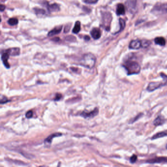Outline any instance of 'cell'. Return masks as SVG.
<instances>
[{
	"mask_svg": "<svg viewBox=\"0 0 167 167\" xmlns=\"http://www.w3.org/2000/svg\"><path fill=\"white\" fill-rule=\"evenodd\" d=\"M96 62L95 56L91 53H88L83 55L79 61V64L84 67L92 69L95 65Z\"/></svg>",
	"mask_w": 167,
	"mask_h": 167,
	"instance_id": "obj_1",
	"label": "cell"
},
{
	"mask_svg": "<svg viewBox=\"0 0 167 167\" xmlns=\"http://www.w3.org/2000/svg\"><path fill=\"white\" fill-rule=\"evenodd\" d=\"M123 66L127 71L128 75L138 74L140 72V66L135 61L128 60L124 63Z\"/></svg>",
	"mask_w": 167,
	"mask_h": 167,
	"instance_id": "obj_2",
	"label": "cell"
},
{
	"mask_svg": "<svg viewBox=\"0 0 167 167\" xmlns=\"http://www.w3.org/2000/svg\"><path fill=\"white\" fill-rule=\"evenodd\" d=\"M153 12L157 14H162L167 13V4H159L154 8Z\"/></svg>",
	"mask_w": 167,
	"mask_h": 167,
	"instance_id": "obj_3",
	"label": "cell"
},
{
	"mask_svg": "<svg viewBox=\"0 0 167 167\" xmlns=\"http://www.w3.org/2000/svg\"><path fill=\"white\" fill-rule=\"evenodd\" d=\"M167 85L165 82H151L149 83L146 89L149 92H152L161 87Z\"/></svg>",
	"mask_w": 167,
	"mask_h": 167,
	"instance_id": "obj_4",
	"label": "cell"
},
{
	"mask_svg": "<svg viewBox=\"0 0 167 167\" xmlns=\"http://www.w3.org/2000/svg\"><path fill=\"white\" fill-rule=\"evenodd\" d=\"M10 55H11L7 50L3 51L1 54V59L3 62L4 65L8 69L10 68V65L8 62V59H9Z\"/></svg>",
	"mask_w": 167,
	"mask_h": 167,
	"instance_id": "obj_5",
	"label": "cell"
},
{
	"mask_svg": "<svg viewBox=\"0 0 167 167\" xmlns=\"http://www.w3.org/2000/svg\"><path fill=\"white\" fill-rule=\"evenodd\" d=\"M111 20H112V17H111L110 13H106L105 14V15H103V25H105V28L108 30H109Z\"/></svg>",
	"mask_w": 167,
	"mask_h": 167,
	"instance_id": "obj_6",
	"label": "cell"
},
{
	"mask_svg": "<svg viewBox=\"0 0 167 167\" xmlns=\"http://www.w3.org/2000/svg\"><path fill=\"white\" fill-rule=\"evenodd\" d=\"M98 108H96L95 109H94L93 110L90 112H82L81 114V116L85 118H93L94 117L96 116V115H98Z\"/></svg>",
	"mask_w": 167,
	"mask_h": 167,
	"instance_id": "obj_7",
	"label": "cell"
},
{
	"mask_svg": "<svg viewBox=\"0 0 167 167\" xmlns=\"http://www.w3.org/2000/svg\"><path fill=\"white\" fill-rule=\"evenodd\" d=\"M146 162L149 163V164L167 162V157H156L155 158L146 161Z\"/></svg>",
	"mask_w": 167,
	"mask_h": 167,
	"instance_id": "obj_8",
	"label": "cell"
},
{
	"mask_svg": "<svg viewBox=\"0 0 167 167\" xmlns=\"http://www.w3.org/2000/svg\"><path fill=\"white\" fill-rule=\"evenodd\" d=\"M142 46V42L139 40H134L132 41L129 45V47L131 49H139Z\"/></svg>",
	"mask_w": 167,
	"mask_h": 167,
	"instance_id": "obj_9",
	"label": "cell"
},
{
	"mask_svg": "<svg viewBox=\"0 0 167 167\" xmlns=\"http://www.w3.org/2000/svg\"><path fill=\"white\" fill-rule=\"evenodd\" d=\"M91 35L92 37L95 40L98 39L100 38L101 36V31L98 28H93L92 30L90 32Z\"/></svg>",
	"mask_w": 167,
	"mask_h": 167,
	"instance_id": "obj_10",
	"label": "cell"
},
{
	"mask_svg": "<svg viewBox=\"0 0 167 167\" xmlns=\"http://www.w3.org/2000/svg\"><path fill=\"white\" fill-rule=\"evenodd\" d=\"M62 29V26L60 25L58 27H55V28H54L53 30H52L48 33V36H52L55 35L59 34Z\"/></svg>",
	"mask_w": 167,
	"mask_h": 167,
	"instance_id": "obj_11",
	"label": "cell"
},
{
	"mask_svg": "<svg viewBox=\"0 0 167 167\" xmlns=\"http://www.w3.org/2000/svg\"><path fill=\"white\" fill-rule=\"evenodd\" d=\"M61 135H62V134L59 133H54V134L50 135L46 139H45V141H44V142H45V143L50 144L52 142L53 138L57 137H58V136H61Z\"/></svg>",
	"mask_w": 167,
	"mask_h": 167,
	"instance_id": "obj_12",
	"label": "cell"
},
{
	"mask_svg": "<svg viewBox=\"0 0 167 167\" xmlns=\"http://www.w3.org/2000/svg\"><path fill=\"white\" fill-rule=\"evenodd\" d=\"M47 3V7L50 11H58L60 10L59 6L57 4H54L51 5H49L48 3Z\"/></svg>",
	"mask_w": 167,
	"mask_h": 167,
	"instance_id": "obj_13",
	"label": "cell"
},
{
	"mask_svg": "<svg viewBox=\"0 0 167 167\" xmlns=\"http://www.w3.org/2000/svg\"><path fill=\"white\" fill-rule=\"evenodd\" d=\"M165 122V120L162 116H158L157 117L154 122V125L155 126L162 125Z\"/></svg>",
	"mask_w": 167,
	"mask_h": 167,
	"instance_id": "obj_14",
	"label": "cell"
},
{
	"mask_svg": "<svg viewBox=\"0 0 167 167\" xmlns=\"http://www.w3.org/2000/svg\"><path fill=\"white\" fill-rule=\"evenodd\" d=\"M116 13L118 15H123L125 13V8L124 5L120 4L117 6Z\"/></svg>",
	"mask_w": 167,
	"mask_h": 167,
	"instance_id": "obj_15",
	"label": "cell"
},
{
	"mask_svg": "<svg viewBox=\"0 0 167 167\" xmlns=\"http://www.w3.org/2000/svg\"><path fill=\"white\" fill-rule=\"evenodd\" d=\"M11 56H17L19 55L20 49L18 48H11L7 50Z\"/></svg>",
	"mask_w": 167,
	"mask_h": 167,
	"instance_id": "obj_16",
	"label": "cell"
},
{
	"mask_svg": "<svg viewBox=\"0 0 167 167\" xmlns=\"http://www.w3.org/2000/svg\"><path fill=\"white\" fill-rule=\"evenodd\" d=\"M166 136H167V131H162L161 132L157 133L156 134L154 135L151 138V139L155 140V139H158L160 138L164 137Z\"/></svg>",
	"mask_w": 167,
	"mask_h": 167,
	"instance_id": "obj_17",
	"label": "cell"
},
{
	"mask_svg": "<svg viewBox=\"0 0 167 167\" xmlns=\"http://www.w3.org/2000/svg\"><path fill=\"white\" fill-rule=\"evenodd\" d=\"M156 44L160 45V46H164L166 44V40L165 38L162 37L157 38L154 40Z\"/></svg>",
	"mask_w": 167,
	"mask_h": 167,
	"instance_id": "obj_18",
	"label": "cell"
},
{
	"mask_svg": "<svg viewBox=\"0 0 167 167\" xmlns=\"http://www.w3.org/2000/svg\"><path fill=\"white\" fill-rule=\"evenodd\" d=\"M135 0H128L127 6H128V9H129L130 11H132L133 9H134L135 8Z\"/></svg>",
	"mask_w": 167,
	"mask_h": 167,
	"instance_id": "obj_19",
	"label": "cell"
},
{
	"mask_svg": "<svg viewBox=\"0 0 167 167\" xmlns=\"http://www.w3.org/2000/svg\"><path fill=\"white\" fill-rule=\"evenodd\" d=\"M81 23L79 21H76L75 24V27L73 29V33L75 34H77L81 30Z\"/></svg>",
	"mask_w": 167,
	"mask_h": 167,
	"instance_id": "obj_20",
	"label": "cell"
},
{
	"mask_svg": "<svg viewBox=\"0 0 167 167\" xmlns=\"http://www.w3.org/2000/svg\"><path fill=\"white\" fill-rule=\"evenodd\" d=\"M8 23L9 25H12V26H13V25H16L17 24H18V20L17 18H10V19L8 20Z\"/></svg>",
	"mask_w": 167,
	"mask_h": 167,
	"instance_id": "obj_21",
	"label": "cell"
},
{
	"mask_svg": "<svg viewBox=\"0 0 167 167\" xmlns=\"http://www.w3.org/2000/svg\"><path fill=\"white\" fill-rule=\"evenodd\" d=\"M33 9H34L35 12L37 14H44L45 13V12H46L44 9H41V8H35Z\"/></svg>",
	"mask_w": 167,
	"mask_h": 167,
	"instance_id": "obj_22",
	"label": "cell"
},
{
	"mask_svg": "<svg viewBox=\"0 0 167 167\" xmlns=\"http://www.w3.org/2000/svg\"><path fill=\"white\" fill-rule=\"evenodd\" d=\"M119 22L120 24V31H121V30H124V28H125V21L122 19H120L119 20ZM120 31H118V32H120Z\"/></svg>",
	"mask_w": 167,
	"mask_h": 167,
	"instance_id": "obj_23",
	"label": "cell"
},
{
	"mask_svg": "<svg viewBox=\"0 0 167 167\" xmlns=\"http://www.w3.org/2000/svg\"><path fill=\"white\" fill-rule=\"evenodd\" d=\"M84 3L87 4H95L98 2V0H82Z\"/></svg>",
	"mask_w": 167,
	"mask_h": 167,
	"instance_id": "obj_24",
	"label": "cell"
},
{
	"mask_svg": "<svg viewBox=\"0 0 167 167\" xmlns=\"http://www.w3.org/2000/svg\"><path fill=\"white\" fill-rule=\"evenodd\" d=\"M9 100L6 98L5 96H1V104H4V103H6L8 102H9Z\"/></svg>",
	"mask_w": 167,
	"mask_h": 167,
	"instance_id": "obj_25",
	"label": "cell"
},
{
	"mask_svg": "<svg viewBox=\"0 0 167 167\" xmlns=\"http://www.w3.org/2000/svg\"><path fill=\"white\" fill-rule=\"evenodd\" d=\"M76 38L72 35H69L67 38H66V40L70 42H74L76 40Z\"/></svg>",
	"mask_w": 167,
	"mask_h": 167,
	"instance_id": "obj_26",
	"label": "cell"
},
{
	"mask_svg": "<svg viewBox=\"0 0 167 167\" xmlns=\"http://www.w3.org/2000/svg\"><path fill=\"white\" fill-rule=\"evenodd\" d=\"M137 156H136V155L134 154L130 158V162L131 163H134L135 162L137 161Z\"/></svg>",
	"mask_w": 167,
	"mask_h": 167,
	"instance_id": "obj_27",
	"label": "cell"
},
{
	"mask_svg": "<svg viewBox=\"0 0 167 167\" xmlns=\"http://www.w3.org/2000/svg\"><path fill=\"white\" fill-rule=\"evenodd\" d=\"M33 116V112L31 110L28 111L25 114V117L26 118L30 119Z\"/></svg>",
	"mask_w": 167,
	"mask_h": 167,
	"instance_id": "obj_28",
	"label": "cell"
},
{
	"mask_svg": "<svg viewBox=\"0 0 167 167\" xmlns=\"http://www.w3.org/2000/svg\"><path fill=\"white\" fill-rule=\"evenodd\" d=\"M61 98H62V95H61V94H56V95H55V98H54V100L57 101V100H60Z\"/></svg>",
	"mask_w": 167,
	"mask_h": 167,
	"instance_id": "obj_29",
	"label": "cell"
},
{
	"mask_svg": "<svg viewBox=\"0 0 167 167\" xmlns=\"http://www.w3.org/2000/svg\"><path fill=\"white\" fill-rule=\"evenodd\" d=\"M71 27V25H70V24L66 25L65 27V28L64 29V33H68Z\"/></svg>",
	"mask_w": 167,
	"mask_h": 167,
	"instance_id": "obj_30",
	"label": "cell"
},
{
	"mask_svg": "<svg viewBox=\"0 0 167 167\" xmlns=\"http://www.w3.org/2000/svg\"><path fill=\"white\" fill-rule=\"evenodd\" d=\"M5 8H6V6H4V5H1V6H0V8H1V11L2 12L5 9Z\"/></svg>",
	"mask_w": 167,
	"mask_h": 167,
	"instance_id": "obj_31",
	"label": "cell"
},
{
	"mask_svg": "<svg viewBox=\"0 0 167 167\" xmlns=\"http://www.w3.org/2000/svg\"><path fill=\"white\" fill-rule=\"evenodd\" d=\"M84 39H85V40L89 41L90 39V38L89 36L86 35V36H85V37H84Z\"/></svg>",
	"mask_w": 167,
	"mask_h": 167,
	"instance_id": "obj_32",
	"label": "cell"
},
{
	"mask_svg": "<svg viewBox=\"0 0 167 167\" xmlns=\"http://www.w3.org/2000/svg\"><path fill=\"white\" fill-rule=\"evenodd\" d=\"M166 148H167V146H166Z\"/></svg>",
	"mask_w": 167,
	"mask_h": 167,
	"instance_id": "obj_33",
	"label": "cell"
}]
</instances>
